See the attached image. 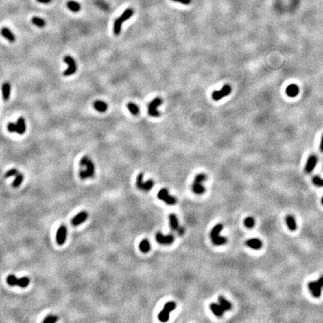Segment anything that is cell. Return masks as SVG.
Masks as SVG:
<instances>
[{
	"instance_id": "1",
	"label": "cell",
	"mask_w": 323,
	"mask_h": 323,
	"mask_svg": "<svg viewBox=\"0 0 323 323\" xmlns=\"http://www.w3.org/2000/svg\"><path fill=\"white\" fill-rule=\"evenodd\" d=\"M80 166L85 167V169L82 168L80 170L79 175L82 180H86L88 178H91L94 176L95 173V167L91 159L88 156H84L80 160Z\"/></svg>"
},
{
	"instance_id": "25",
	"label": "cell",
	"mask_w": 323,
	"mask_h": 323,
	"mask_svg": "<svg viewBox=\"0 0 323 323\" xmlns=\"http://www.w3.org/2000/svg\"><path fill=\"white\" fill-rule=\"evenodd\" d=\"M169 221H170V226L173 230H177L178 229L179 226V222L177 219V217L175 214H170L169 215Z\"/></svg>"
},
{
	"instance_id": "30",
	"label": "cell",
	"mask_w": 323,
	"mask_h": 323,
	"mask_svg": "<svg viewBox=\"0 0 323 323\" xmlns=\"http://www.w3.org/2000/svg\"><path fill=\"white\" fill-rule=\"evenodd\" d=\"M29 282H30V280H29V278H26V277L19 278V279L17 278V279H16V286H19V287H22V288H25V287H26L28 285H29Z\"/></svg>"
},
{
	"instance_id": "6",
	"label": "cell",
	"mask_w": 323,
	"mask_h": 323,
	"mask_svg": "<svg viewBox=\"0 0 323 323\" xmlns=\"http://www.w3.org/2000/svg\"><path fill=\"white\" fill-rule=\"evenodd\" d=\"M158 198L159 200H162L168 205H175L177 204V199L175 197L170 195L168 193V189H162L159 190L158 193Z\"/></svg>"
},
{
	"instance_id": "10",
	"label": "cell",
	"mask_w": 323,
	"mask_h": 323,
	"mask_svg": "<svg viewBox=\"0 0 323 323\" xmlns=\"http://www.w3.org/2000/svg\"><path fill=\"white\" fill-rule=\"evenodd\" d=\"M67 227L64 224L59 226L58 230H57V233H56V242L59 246H62L64 244V242H66V239H67Z\"/></svg>"
},
{
	"instance_id": "44",
	"label": "cell",
	"mask_w": 323,
	"mask_h": 323,
	"mask_svg": "<svg viewBox=\"0 0 323 323\" xmlns=\"http://www.w3.org/2000/svg\"><path fill=\"white\" fill-rule=\"evenodd\" d=\"M322 204L323 205V197H322Z\"/></svg>"
},
{
	"instance_id": "39",
	"label": "cell",
	"mask_w": 323,
	"mask_h": 323,
	"mask_svg": "<svg viewBox=\"0 0 323 323\" xmlns=\"http://www.w3.org/2000/svg\"><path fill=\"white\" fill-rule=\"evenodd\" d=\"M174 2H180V3L181 4H183V5H190L191 2V0H173Z\"/></svg>"
},
{
	"instance_id": "38",
	"label": "cell",
	"mask_w": 323,
	"mask_h": 323,
	"mask_svg": "<svg viewBox=\"0 0 323 323\" xmlns=\"http://www.w3.org/2000/svg\"><path fill=\"white\" fill-rule=\"evenodd\" d=\"M8 130L11 132H16V124L14 123H10L8 125Z\"/></svg>"
},
{
	"instance_id": "9",
	"label": "cell",
	"mask_w": 323,
	"mask_h": 323,
	"mask_svg": "<svg viewBox=\"0 0 323 323\" xmlns=\"http://www.w3.org/2000/svg\"><path fill=\"white\" fill-rule=\"evenodd\" d=\"M232 88L229 85H225L222 89H220L219 91H215L212 94V97L214 100L218 101L219 99L224 98L226 96L229 95L231 93Z\"/></svg>"
},
{
	"instance_id": "3",
	"label": "cell",
	"mask_w": 323,
	"mask_h": 323,
	"mask_svg": "<svg viewBox=\"0 0 323 323\" xmlns=\"http://www.w3.org/2000/svg\"><path fill=\"white\" fill-rule=\"evenodd\" d=\"M206 180V175L204 173H200L196 175L194 182L191 185V189L196 195H202L205 192V187L202 185V182Z\"/></svg>"
},
{
	"instance_id": "8",
	"label": "cell",
	"mask_w": 323,
	"mask_h": 323,
	"mask_svg": "<svg viewBox=\"0 0 323 323\" xmlns=\"http://www.w3.org/2000/svg\"><path fill=\"white\" fill-rule=\"evenodd\" d=\"M163 103V99L160 97H156L148 105V114L152 117H159L160 113L157 110V107Z\"/></svg>"
},
{
	"instance_id": "26",
	"label": "cell",
	"mask_w": 323,
	"mask_h": 323,
	"mask_svg": "<svg viewBox=\"0 0 323 323\" xmlns=\"http://www.w3.org/2000/svg\"><path fill=\"white\" fill-rule=\"evenodd\" d=\"M67 6L69 9L73 12H78L81 9V5L80 3L75 2V1H69L67 3Z\"/></svg>"
},
{
	"instance_id": "16",
	"label": "cell",
	"mask_w": 323,
	"mask_h": 323,
	"mask_svg": "<svg viewBox=\"0 0 323 323\" xmlns=\"http://www.w3.org/2000/svg\"><path fill=\"white\" fill-rule=\"evenodd\" d=\"M298 93H299V88L295 84L289 85V86H287L286 89V94H287V96H289V97H296Z\"/></svg>"
},
{
	"instance_id": "24",
	"label": "cell",
	"mask_w": 323,
	"mask_h": 323,
	"mask_svg": "<svg viewBox=\"0 0 323 323\" xmlns=\"http://www.w3.org/2000/svg\"><path fill=\"white\" fill-rule=\"evenodd\" d=\"M219 304L221 305V307L223 308L224 311H230L232 308V304L228 300L224 298L223 296H220L219 298Z\"/></svg>"
},
{
	"instance_id": "11",
	"label": "cell",
	"mask_w": 323,
	"mask_h": 323,
	"mask_svg": "<svg viewBox=\"0 0 323 323\" xmlns=\"http://www.w3.org/2000/svg\"><path fill=\"white\" fill-rule=\"evenodd\" d=\"M156 240L161 245H171L174 242V237L173 235H163L161 233L156 234Z\"/></svg>"
},
{
	"instance_id": "20",
	"label": "cell",
	"mask_w": 323,
	"mask_h": 323,
	"mask_svg": "<svg viewBox=\"0 0 323 323\" xmlns=\"http://www.w3.org/2000/svg\"><path fill=\"white\" fill-rule=\"evenodd\" d=\"M25 122L23 117H19L16 123V132L20 135H23L25 132Z\"/></svg>"
},
{
	"instance_id": "36",
	"label": "cell",
	"mask_w": 323,
	"mask_h": 323,
	"mask_svg": "<svg viewBox=\"0 0 323 323\" xmlns=\"http://www.w3.org/2000/svg\"><path fill=\"white\" fill-rule=\"evenodd\" d=\"M313 184H315L317 186H320V187L323 186V179L320 178L318 176L313 177Z\"/></svg>"
},
{
	"instance_id": "18",
	"label": "cell",
	"mask_w": 323,
	"mask_h": 323,
	"mask_svg": "<svg viewBox=\"0 0 323 323\" xmlns=\"http://www.w3.org/2000/svg\"><path fill=\"white\" fill-rule=\"evenodd\" d=\"M1 34H2V36H3L4 38H5L6 39L9 40L11 43L14 42L15 40H16L14 33H13L12 32L8 29V28H6V27L2 28V29H1Z\"/></svg>"
},
{
	"instance_id": "33",
	"label": "cell",
	"mask_w": 323,
	"mask_h": 323,
	"mask_svg": "<svg viewBox=\"0 0 323 323\" xmlns=\"http://www.w3.org/2000/svg\"><path fill=\"white\" fill-rule=\"evenodd\" d=\"M244 224L246 226V228H252L255 224V221L254 219L251 218V217H247L245 220H244Z\"/></svg>"
},
{
	"instance_id": "21",
	"label": "cell",
	"mask_w": 323,
	"mask_h": 323,
	"mask_svg": "<svg viewBox=\"0 0 323 323\" xmlns=\"http://www.w3.org/2000/svg\"><path fill=\"white\" fill-rule=\"evenodd\" d=\"M94 108L99 112H105L108 108V105L101 100H97L94 103Z\"/></svg>"
},
{
	"instance_id": "32",
	"label": "cell",
	"mask_w": 323,
	"mask_h": 323,
	"mask_svg": "<svg viewBox=\"0 0 323 323\" xmlns=\"http://www.w3.org/2000/svg\"><path fill=\"white\" fill-rule=\"evenodd\" d=\"M23 175L22 174L18 173L16 174V178H15V180L12 183L13 187L18 188L20 186V184H21V182H23Z\"/></svg>"
},
{
	"instance_id": "12",
	"label": "cell",
	"mask_w": 323,
	"mask_h": 323,
	"mask_svg": "<svg viewBox=\"0 0 323 323\" xmlns=\"http://www.w3.org/2000/svg\"><path fill=\"white\" fill-rule=\"evenodd\" d=\"M308 288L311 291V294L316 297L319 298L322 294V287L319 285L317 281H312L308 283Z\"/></svg>"
},
{
	"instance_id": "14",
	"label": "cell",
	"mask_w": 323,
	"mask_h": 323,
	"mask_svg": "<svg viewBox=\"0 0 323 323\" xmlns=\"http://www.w3.org/2000/svg\"><path fill=\"white\" fill-rule=\"evenodd\" d=\"M317 163V157L315 155H311L307 159V164L305 166V171L307 173H311L313 171L314 168Z\"/></svg>"
},
{
	"instance_id": "29",
	"label": "cell",
	"mask_w": 323,
	"mask_h": 323,
	"mask_svg": "<svg viewBox=\"0 0 323 323\" xmlns=\"http://www.w3.org/2000/svg\"><path fill=\"white\" fill-rule=\"evenodd\" d=\"M32 23L38 27L43 28L46 25V22L43 19L38 17V16H33L32 19Z\"/></svg>"
},
{
	"instance_id": "42",
	"label": "cell",
	"mask_w": 323,
	"mask_h": 323,
	"mask_svg": "<svg viewBox=\"0 0 323 323\" xmlns=\"http://www.w3.org/2000/svg\"><path fill=\"white\" fill-rule=\"evenodd\" d=\"M38 2H40V3H43V4H48L49 3V2H52V0H37Z\"/></svg>"
},
{
	"instance_id": "22",
	"label": "cell",
	"mask_w": 323,
	"mask_h": 323,
	"mask_svg": "<svg viewBox=\"0 0 323 323\" xmlns=\"http://www.w3.org/2000/svg\"><path fill=\"white\" fill-rule=\"evenodd\" d=\"M151 246H150V242H149V240L145 239H143L140 244H139V249L141 250V252L147 254L150 251Z\"/></svg>"
},
{
	"instance_id": "31",
	"label": "cell",
	"mask_w": 323,
	"mask_h": 323,
	"mask_svg": "<svg viewBox=\"0 0 323 323\" xmlns=\"http://www.w3.org/2000/svg\"><path fill=\"white\" fill-rule=\"evenodd\" d=\"M127 108H128L129 111L130 112V113L133 115H138L139 113V107L137 105L133 103H129L127 104Z\"/></svg>"
},
{
	"instance_id": "27",
	"label": "cell",
	"mask_w": 323,
	"mask_h": 323,
	"mask_svg": "<svg viewBox=\"0 0 323 323\" xmlns=\"http://www.w3.org/2000/svg\"><path fill=\"white\" fill-rule=\"evenodd\" d=\"M222 229H223V225L222 224H218L215 226H214V228L212 229V230L210 231V233H209L210 238L213 239L214 237H217V236H219L220 232L222 230Z\"/></svg>"
},
{
	"instance_id": "34",
	"label": "cell",
	"mask_w": 323,
	"mask_h": 323,
	"mask_svg": "<svg viewBox=\"0 0 323 323\" xmlns=\"http://www.w3.org/2000/svg\"><path fill=\"white\" fill-rule=\"evenodd\" d=\"M58 320V317L55 315H48L43 320V323H55Z\"/></svg>"
},
{
	"instance_id": "23",
	"label": "cell",
	"mask_w": 323,
	"mask_h": 323,
	"mask_svg": "<svg viewBox=\"0 0 323 323\" xmlns=\"http://www.w3.org/2000/svg\"><path fill=\"white\" fill-rule=\"evenodd\" d=\"M2 96H3V99L5 101H7L9 99L10 92H11V85L9 82H5L2 85Z\"/></svg>"
},
{
	"instance_id": "41",
	"label": "cell",
	"mask_w": 323,
	"mask_h": 323,
	"mask_svg": "<svg viewBox=\"0 0 323 323\" xmlns=\"http://www.w3.org/2000/svg\"><path fill=\"white\" fill-rule=\"evenodd\" d=\"M317 281V283H319V285L320 286V287H323V276L320 277V278H319V280H316Z\"/></svg>"
},
{
	"instance_id": "35",
	"label": "cell",
	"mask_w": 323,
	"mask_h": 323,
	"mask_svg": "<svg viewBox=\"0 0 323 323\" xmlns=\"http://www.w3.org/2000/svg\"><path fill=\"white\" fill-rule=\"evenodd\" d=\"M16 279H17V278H16L14 274H10V275H8L7 278L8 284L10 286H12V287L13 286H16Z\"/></svg>"
},
{
	"instance_id": "5",
	"label": "cell",
	"mask_w": 323,
	"mask_h": 323,
	"mask_svg": "<svg viewBox=\"0 0 323 323\" xmlns=\"http://www.w3.org/2000/svg\"><path fill=\"white\" fill-rule=\"evenodd\" d=\"M144 180V174L140 173L136 178V186L139 189L142 191H150L154 186V182L153 180H148L146 182L143 181Z\"/></svg>"
},
{
	"instance_id": "28",
	"label": "cell",
	"mask_w": 323,
	"mask_h": 323,
	"mask_svg": "<svg viewBox=\"0 0 323 323\" xmlns=\"http://www.w3.org/2000/svg\"><path fill=\"white\" fill-rule=\"evenodd\" d=\"M211 240L215 246H222V245L225 244L227 242V241H228V239L225 237H221L219 235L217 236V237H214V238L211 239Z\"/></svg>"
},
{
	"instance_id": "2",
	"label": "cell",
	"mask_w": 323,
	"mask_h": 323,
	"mask_svg": "<svg viewBox=\"0 0 323 323\" xmlns=\"http://www.w3.org/2000/svg\"><path fill=\"white\" fill-rule=\"evenodd\" d=\"M134 14V10L132 8H128L125 10L123 13L121 14V16L117 17L114 22V26H113V31L115 34L118 35L121 32V28H122V23L126 20L129 19Z\"/></svg>"
},
{
	"instance_id": "13",
	"label": "cell",
	"mask_w": 323,
	"mask_h": 323,
	"mask_svg": "<svg viewBox=\"0 0 323 323\" xmlns=\"http://www.w3.org/2000/svg\"><path fill=\"white\" fill-rule=\"evenodd\" d=\"M88 216V213L86 212H81V213H78L76 216H74L73 218V219L71 220V223L74 226L80 225V224H81L82 223H83V222H85L87 220Z\"/></svg>"
},
{
	"instance_id": "4",
	"label": "cell",
	"mask_w": 323,
	"mask_h": 323,
	"mask_svg": "<svg viewBox=\"0 0 323 323\" xmlns=\"http://www.w3.org/2000/svg\"><path fill=\"white\" fill-rule=\"evenodd\" d=\"M176 307H177V304H176L175 302H169L165 304L163 311L159 313V316H158L159 321L163 322H165L168 321L169 320L170 313L176 308Z\"/></svg>"
},
{
	"instance_id": "37",
	"label": "cell",
	"mask_w": 323,
	"mask_h": 323,
	"mask_svg": "<svg viewBox=\"0 0 323 323\" xmlns=\"http://www.w3.org/2000/svg\"><path fill=\"white\" fill-rule=\"evenodd\" d=\"M17 174H18L17 170L15 169V168H13V169L9 170V171L5 174V177H13V176H16Z\"/></svg>"
},
{
	"instance_id": "15",
	"label": "cell",
	"mask_w": 323,
	"mask_h": 323,
	"mask_svg": "<svg viewBox=\"0 0 323 323\" xmlns=\"http://www.w3.org/2000/svg\"><path fill=\"white\" fill-rule=\"evenodd\" d=\"M246 244L248 247L251 248L254 250L260 249V248H262V246H263V242H262L259 239H256V238H253V239H248L246 242Z\"/></svg>"
},
{
	"instance_id": "17",
	"label": "cell",
	"mask_w": 323,
	"mask_h": 323,
	"mask_svg": "<svg viewBox=\"0 0 323 323\" xmlns=\"http://www.w3.org/2000/svg\"><path fill=\"white\" fill-rule=\"evenodd\" d=\"M209 307H210V310L213 313V314L215 315L216 316H218V317H221L224 314V311L221 307V305L219 304L212 303L209 305Z\"/></svg>"
},
{
	"instance_id": "19",
	"label": "cell",
	"mask_w": 323,
	"mask_h": 323,
	"mask_svg": "<svg viewBox=\"0 0 323 323\" xmlns=\"http://www.w3.org/2000/svg\"><path fill=\"white\" fill-rule=\"evenodd\" d=\"M286 223H287V225L289 230L295 231L297 229V224H296V219H295V218L292 215H287V217H286Z\"/></svg>"
},
{
	"instance_id": "43",
	"label": "cell",
	"mask_w": 323,
	"mask_h": 323,
	"mask_svg": "<svg viewBox=\"0 0 323 323\" xmlns=\"http://www.w3.org/2000/svg\"><path fill=\"white\" fill-rule=\"evenodd\" d=\"M320 150H321L322 152H323V135H322V137L321 144H320Z\"/></svg>"
},
{
	"instance_id": "7",
	"label": "cell",
	"mask_w": 323,
	"mask_h": 323,
	"mask_svg": "<svg viewBox=\"0 0 323 323\" xmlns=\"http://www.w3.org/2000/svg\"><path fill=\"white\" fill-rule=\"evenodd\" d=\"M64 62L69 65L68 68L67 70H65L64 72V76H71V75H73V74H74L76 72L77 66H76V62H75V60H74V58L73 57H71L70 56H65L64 58Z\"/></svg>"
},
{
	"instance_id": "40",
	"label": "cell",
	"mask_w": 323,
	"mask_h": 323,
	"mask_svg": "<svg viewBox=\"0 0 323 323\" xmlns=\"http://www.w3.org/2000/svg\"><path fill=\"white\" fill-rule=\"evenodd\" d=\"M177 232H178V234L180 235V236L183 235V233H185V229L184 228H182V227H179L178 229H177Z\"/></svg>"
}]
</instances>
